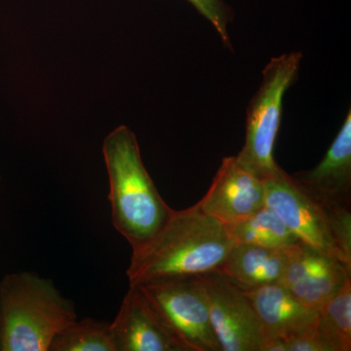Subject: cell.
Returning <instances> with one entry per match:
<instances>
[{
  "label": "cell",
  "mask_w": 351,
  "mask_h": 351,
  "mask_svg": "<svg viewBox=\"0 0 351 351\" xmlns=\"http://www.w3.org/2000/svg\"><path fill=\"white\" fill-rule=\"evenodd\" d=\"M233 244L226 226L203 213L197 205L173 209L158 232L133 250L126 270L129 285L219 270Z\"/></svg>",
  "instance_id": "cell-1"
},
{
  "label": "cell",
  "mask_w": 351,
  "mask_h": 351,
  "mask_svg": "<svg viewBox=\"0 0 351 351\" xmlns=\"http://www.w3.org/2000/svg\"><path fill=\"white\" fill-rule=\"evenodd\" d=\"M108 175L112 226L132 251L147 244L173 209L163 200L145 169L137 138L129 127L110 132L103 143Z\"/></svg>",
  "instance_id": "cell-2"
},
{
  "label": "cell",
  "mask_w": 351,
  "mask_h": 351,
  "mask_svg": "<svg viewBox=\"0 0 351 351\" xmlns=\"http://www.w3.org/2000/svg\"><path fill=\"white\" fill-rule=\"evenodd\" d=\"M77 320L75 302L36 272L0 281V350L48 351L55 337Z\"/></svg>",
  "instance_id": "cell-3"
},
{
  "label": "cell",
  "mask_w": 351,
  "mask_h": 351,
  "mask_svg": "<svg viewBox=\"0 0 351 351\" xmlns=\"http://www.w3.org/2000/svg\"><path fill=\"white\" fill-rule=\"evenodd\" d=\"M302 60L299 51L272 58L263 69L262 83L247 108L244 145L235 158L263 181L280 169L274 160V145L284 97L297 80Z\"/></svg>",
  "instance_id": "cell-4"
},
{
  "label": "cell",
  "mask_w": 351,
  "mask_h": 351,
  "mask_svg": "<svg viewBox=\"0 0 351 351\" xmlns=\"http://www.w3.org/2000/svg\"><path fill=\"white\" fill-rule=\"evenodd\" d=\"M138 286L189 351H221L199 277H163Z\"/></svg>",
  "instance_id": "cell-5"
},
{
  "label": "cell",
  "mask_w": 351,
  "mask_h": 351,
  "mask_svg": "<svg viewBox=\"0 0 351 351\" xmlns=\"http://www.w3.org/2000/svg\"><path fill=\"white\" fill-rule=\"evenodd\" d=\"M197 276L206 291L210 319L221 351H265L269 338L243 291L219 270Z\"/></svg>",
  "instance_id": "cell-6"
},
{
  "label": "cell",
  "mask_w": 351,
  "mask_h": 351,
  "mask_svg": "<svg viewBox=\"0 0 351 351\" xmlns=\"http://www.w3.org/2000/svg\"><path fill=\"white\" fill-rule=\"evenodd\" d=\"M263 184L265 206L281 219L302 243L351 265L332 239L320 203L298 186L291 175L280 168L269 179L263 180Z\"/></svg>",
  "instance_id": "cell-7"
},
{
  "label": "cell",
  "mask_w": 351,
  "mask_h": 351,
  "mask_svg": "<svg viewBox=\"0 0 351 351\" xmlns=\"http://www.w3.org/2000/svg\"><path fill=\"white\" fill-rule=\"evenodd\" d=\"M110 331L117 351H189L138 285H129Z\"/></svg>",
  "instance_id": "cell-8"
},
{
  "label": "cell",
  "mask_w": 351,
  "mask_h": 351,
  "mask_svg": "<svg viewBox=\"0 0 351 351\" xmlns=\"http://www.w3.org/2000/svg\"><path fill=\"white\" fill-rule=\"evenodd\" d=\"M196 205L223 225H232L265 206V184L235 156L225 157L206 195Z\"/></svg>",
  "instance_id": "cell-9"
},
{
  "label": "cell",
  "mask_w": 351,
  "mask_h": 351,
  "mask_svg": "<svg viewBox=\"0 0 351 351\" xmlns=\"http://www.w3.org/2000/svg\"><path fill=\"white\" fill-rule=\"evenodd\" d=\"M298 186L321 203L351 204V112L315 167L291 175Z\"/></svg>",
  "instance_id": "cell-10"
},
{
  "label": "cell",
  "mask_w": 351,
  "mask_h": 351,
  "mask_svg": "<svg viewBox=\"0 0 351 351\" xmlns=\"http://www.w3.org/2000/svg\"><path fill=\"white\" fill-rule=\"evenodd\" d=\"M243 292L255 309L269 341H287L313 326L317 319V313L304 306L282 284H267Z\"/></svg>",
  "instance_id": "cell-11"
},
{
  "label": "cell",
  "mask_w": 351,
  "mask_h": 351,
  "mask_svg": "<svg viewBox=\"0 0 351 351\" xmlns=\"http://www.w3.org/2000/svg\"><path fill=\"white\" fill-rule=\"evenodd\" d=\"M295 244L277 248L234 243L219 271L242 291L279 283Z\"/></svg>",
  "instance_id": "cell-12"
},
{
  "label": "cell",
  "mask_w": 351,
  "mask_h": 351,
  "mask_svg": "<svg viewBox=\"0 0 351 351\" xmlns=\"http://www.w3.org/2000/svg\"><path fill=\"white\" fill-rule=\"evenodd\" d=\"M226 228L234 243L280 248L301 242L267 206L237 223L226 226Z\"/></svg>",
  "instance_id": "cell-13"
},
{
  "label": "cell",
  "mask_w": 351,
  "mask_h": 351,
  "mask_svg": "<svg viewBox=\"0 0 351 351\" xmlns=\"http://www.w3.org/2000/svg\"><path fill=\"white\" fill-rule=\"evenodd\" d=\"M316 321L332 351L351 350V278L317 311Z\"/></svg>",
  "instance_id": "cell-14"
},
{
  "label": "cell",
  "mask_w": 351,
  "mask_h": 351,
  "mask_svg": "<svg viewBox=\"0 0 351 351\" xmlns=\"http://www.w3.org/2000/svg\"><path fill=\"white\" fill-rule=\"evenodd\" d=\"M48 351H117L110 322L90 317L76 320L55 337Z\"/></svg>",
  "instance_id": "cell-15"
},
{
  "label": "cell",
  "mask_w": 351,
  "mask_h": 351,
  "mask_svg": "<svg viewBox=\"0 0 351 351\" xmlns=\"http://www.w3.org/2000/svg\"><path fill=\"white\" fill-rule=\"evenodd\" d=\"M351 278V265L339 262L331 269L287 287L300 302L311 311H318Z\"/></svg>",
  "instance_id": "cell-16"
},
{
  "label": "cell",
  "mask_w": 351,
  "mask_h": 351,
  "mask_svg": "<svg viewBox=\"0 0 351 351\" xmlns=\"http://www.w3.org/2000/svg\"><path fill=\"white\" fill-rule=\"evenodd\" d=\"M339 262L341 261L325 255L299 242L295 244L287 267L279 283L282 284L285 287H289L293 284L304 280L307 277L315 276L330 269Z\"/></svg>",
  "instance_id": "cell-17"
},
{
  "label": "cell",
  "mask_w": 351,
  "mask_h": 351,
  "mask_svg": "<svg viewBox=\"0 0 351 351\" xmlns=\"http://www.w3.org/2000/svg\"><path fill=\"white\" fill-rule=\"evenodd\" d=\"M326 214L332 239L346 260L351 262V212L350 207L321 203Z\"/></svg>",
  "instance_id": "cell-18"
},
{
  "label": "cell",
  "mask_w": 351,
  "mask_h": 351,
  "mask_svg": "<svg viewBox=\"0 0 351 351\" xmlns=\"http://www.w3.org/2000/svg\"><path fill=\"white\" fill-rule=\"evenodd\" d=\"M211 23L221 36L226 47L232 49V41L228 32V25L232 20V13L225 0H186Z\"/></svg>",
  "instance_id": "cell-19"
},
{
  "label": "cell",
  "mask_w": 351,
  "mask_h": 351,
  "mask_svg": "<svg viewBox=\"0 0 351 351\" xmlns=\"http://www.w3.org/2000/svg\"><path fill=\"white\" fill-rule=\"evenodd\" d=\"M286 351H332L324 335L315 324L285 341Z\"/></svg>",
  "instance_id": "cell-20"
},
{
  "label": "cell",
  "mask_w": 351,
  "mask_h": 351,
  "mask_svg": "<svg viewBox=\"0 0 351 351\" xmlns=\"http://www.w3.org/2000/svg\"><path fill=\"white\" fill-rule=\"evenodd\" d=\"M0 351H1V350H0Z\"/></svg>",
  "instance_id": "cell-21"
}]
</instances>
